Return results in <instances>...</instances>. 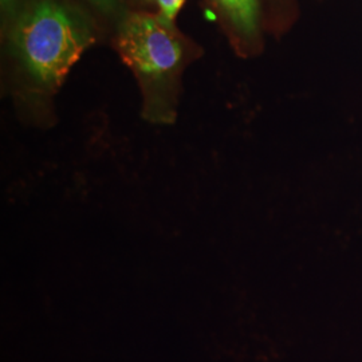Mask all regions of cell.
Returning a JSON list of instances; mask_svg holds the SVG:
<instances>
[{
  "label": "cell",
  "instance_id": "obj_3",
  "mask_svg": "<svg viewBox=\"0 0 362 362\" xmlns=\"http://www.w3.org/2000/svg\"><path fill=\"white\" fill-rule=\"evenodd\" d=\"M227 13L233 26L246 35H252L258 26V0H216Z\"/></svg>",
  "mask_w": 362,
  "mask_h": 362
},
{
  "label": "cell",
  "instance_id": "obj_6",
  "mask_svg": "<svg viewBox=\"0 0 362 362\" xmlns=\"http://www.w3.org/2000/svg\"><path fill=\"white\" fill-rule=\"evenodd\" d=\"M16 4H18V0H1V10L3 13L10 15L15 11Z\"/></svg>",
  "mask_w": 362,
  "mask_h": 362
},
{
  "label": "cell",
  "instance_id": "obj_4",
  "mask_svg": "<svg viewBox=\"0 0 362 362\" xmlns=\"http://www.w3.org/2000/svg\"><path fill=\"white\" fill-rule=\"evenodd\" d=\"M156 1L161 10V15L170 23L180 11L182 4L185 3V0H156Z\"/></svg>",
  "mask_w": 362,
  "mask_h": 362
},
{
  "label": "cell",
  "instance_id": "obj_1",
  "mask_svg": "<svg viewBox=\"0 0 362 362\" xmlns=\"http://www.w3.org/2000/svg\"><path fill=\"white\" fill-rule=\"evenodd\" d=\"M13 49L30 76L45 86H61L70 69L94 43L90 25L55 0H39L18 15Z\"/></svg>",
  "mask_w": 362,
  "mask_h": 362
},
{
  "label": "cell",
  "instance_id": "obj_2",
  "mask_svg": "<svg viewBox=\"0 0 362 362\" xmlns=\"http://www.w3.org/2000/svg\"><path fill=\"white\" fill-rule=\"evenodd\" d=\"M117 50L134 71L161 77L180 64L182 49L163 15L130 13L118 30Z\"/></svg>",
  "mask_w": 362,
  "mask_h": 362
},
{
  "label": "cell",
  "instance_id": "obj_5",
  "mask_svg": "<svg viewBox=\"0 0 362 362\" xmlns=\"http://www.w3.org/2000/svg\"><path fill=\"white\" fill-rule=\"evenodd\" d=\"M94 6H97L100 10H104L106 13H110L116 8L118 0H89Z\"/></svg>",
  "mask_w": 362,
  "mask_h": 362
}]
</instances>
